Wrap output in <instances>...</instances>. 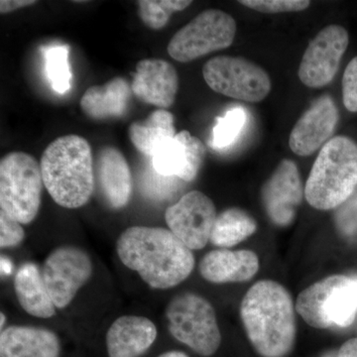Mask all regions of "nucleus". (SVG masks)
Instances as JSON below:
<instances>
[{
    "label": "nucleus",
    "mask_w": 357,
    "mask_h": 357,
    "mask_svg": "<svg viewBox=\"0 0 357 357\" xmlns=\"http://www.w3.org/2000/svg\"><path fill=\"white\" fill-rule=\"evenodd\" d=\"M96 177L103 199L114 210L128 206L132 197L133 180L126 157L116 148L103 147L98 154Z\"/></svg>",
    "instance_id": "obj_16"
},
{
    "label": "nucleus",
    "mask_w": 357,
    "mask_h": 357,
    "mask_svg": "<svg viewBox=\"0 0 357 357\" xmlns=\"http://www.w3.org/2000/svg\"><path fill=\"white\" fill-rule=\"evenodd\" d=\"M217 218L213 202L199 191L184 195L165 213L169 230L191 250H199L208 243Z\"/></svg>",
    "instance_id": "obj_10"
},
{
    "label": "nucleus",
    "mask_w": 357,
    "mask_h": 357,
    "mask_svg": "<svg viewBox=\"0 0 357 357\" xmlns=\"http://www.w3.org/2000/svg\"><path fill=\"white\" fill-rule=\"evenodd\" d=\"M55 333L38 326H11L0 335V357H60Z\"/></svg>",
    "instance_id": "obj_19"
},
{
    "label": "nucleus",
    "mask_w": 357,
    "mask_h": 357,
    "mask_svg": "<svg viewBox=\"0 0 357 357\" xmlns=\"http://www.w3.org/2000/svg\"><path fill=\"white\" fill-rule=\"evenodd\" d=\"M349 33L342 26H326L312 40L299 67L301 82L318 89L333 81L349 47Z\"/></svg>",
    "instance_id": "obj_11"
},
{
    "label": "nucleus",
    "mask_w": 357,
    "mask_h": 357,
    "mask_svg": "<svg viewBox=\"0 0 357 357\" xmlns=\"http://www.w3.org/2000/svg\"><path fill=\"white\" fill-rule=\"evenodd\" d=\"M206 156V147L198 137L183 130L165 141L152 158V167L160 175L192 182L198 176Z\"/></svg>",
    "instance_id": "obj_14"
},
{
    "label": "nucleus",
    "mask_w": 357,
    "mask_h": 357,
    "mask_svg": "<svg viewBox=\"0 0 357 357\" xmlns=\"http://www.w3.org/2000/svg\"><path fill=\"white\" fill-rule=\"evenodd\" d=\"M35 0H1L0 1V13L6 14L23 8V7L31 6L36 4Z\"/></svg>",
    "instance_id": "obj_32"
},
{
    "label": "nucleus",
    "mask_w": 357,
    "mask_h": 357,
    "mask_svg": "<svg viewBox=\"0 0 357 357\" xmlns=\"http://www.w3.org/2000/svg\"><path fill=\"white\" fill-rule=\"evenodd\" d=\"M45 73L55 93L64 95L72 84V70L69 62L70 49L68 45L55 44L42 48Z\"/></svg>",
    "instance_id": "obj_25"
},
{
    "label": "nucleus",
    "mask_w": 357,
    "mask_h": 357,
    "mask_svg": "<svg viewBox=\"0 0 357 357\" xmlns=\"http://www.w3.org/2000/svg\"><path fill=\"white\" fill-rule=\"evenodd\" d=\"M91 274L93 262L88 253L72 245L52 251L42 269L45 286L59 309L69 306Z\"/></svg>",
    "instance_id": "obj_9"
},
{
    "label": "nucleus",
    "mask_w": 357,
    "mask_h": 357,
    "mask_svg": "<svg viewBox=\"0 0 357 357\" xmlns=\"http://www.w3.org/2000/svg\"><path fill=\"white\" fill-rule=\"evenodd\" d=\"M131 93V86L126 79L114 77L103 86L86 89L81 100V107L95 121L119 119L128 112Z\"/></svg>",
    "instance_id": "obj_20"
},
{
    "label": "nucleus",
    "mask_w": 357,
    "mask_h": 357,
    "mask_svg": "<svg viewBox=\"0 0 357 357\" xmlns=\"http://www.w3.org/2000/svg\"><path fill=\"white\" fill-rule=\"evenodd\" d=\"M324 312L328 328H347L354 323L357 314V277L330 276Z\"/></svg>",
    "instance_id": "obj_22"
},
{
    "label": "nucleus",
    "mask_w": 357,
    "mask_h": 357,
    "mask_svg": "<svg viewBox=\"0 0 357 357\" xmlns=\"http://www.w3.org/2000/svg\"><path fill=\"white\" fill-rule=\"evenodd\" d=\"M335 220L342 236L351 237L357 234V191L338 206Z\"/></svg>",
    "instance_id": "obj_29"
},
{
    "label": "nucleus",
    "mask_w": 357,
    "mask_h": 357,
    "mask_svg": "<svg viewBox=\"0 0 357 357\" xmlns=\"http://www.w3.org/2000/svg\"><path fill=\"white\" fill-rule=\"evenodd\" d=\"M14 290L21 307L27 314L40 319H49L56 314V306L35 263L21 265L14 278Z\"/></svg>",
    "instance_id": "obj_21"
},
{
    "label": "nucleus",
    "mask_w": 357,
    "mask_h": 357,
    "mask_svg": "<svg viewBox=\"0 0 357 357\" xmlns=\"http://www.w3.org/2000/svg\"><path fill=\"white\" fill-rule=\"evenodd\" d=\"M0 318H1V323H0V326H1V328H3L4 324H6V316L4 314H0Z\"/></svg>",
    "instance_id": "obj_36"
},
{
    "label": "nucleus",
    "mask_w": 357,
    "mask_h": 357,
    "mask_svg": "<svg viewBox=\"0 0 357 357\" xmlns=\"http://www.w3.org/2000/svg\"><path fill=\"white\" fill-rule=\"evenodd\" d=\"M304 194L299 169L287 159L279 164L261 191L268 215L280 227H286L293 222Z\"/></svg>",
    "instance_id": "obj_12"
},
{
    "label": "nucleus",
    "mask_w": 357,
    "mask_h": 357,
    "mask_svg": "<svg viewBox=\"0 0 357 357\" xmlns=\"http://www.w3.org/2000/svg\"><path fill=\"white\" fill-rule=\"evenodd\" d=\"M138 15L142 22L153 30L162 29L173 13L184 10L192 4L187 0H140Z\"/></svg>",
    "instance_id": "obj_27"
},
{
    "label": "nucleus",
    "mask_w": 357,
    "mask_h": 357,
    "mask_svg": "<svg viewBox=\"0 0 357 357\" xmlns=\"http://www.w3.org/2000/svg\"><path fill=\"white\" fill-rule=\"evenodd\" d=\"M337 357H357V338L344 342L337 352Z\"/></svg>",
    "instance_id": "obj_33"
},
{
    "label": "nucleus",
    "mask_w": 357,
    "mask_h": 357,
    "mask_svg": "<svg viewBox=\"0 0 357 357\" xmlns=\"http://www.w3.org/2000/svg\"><path fill=\"white\" fill-rule=\"evenodd\" d=\"M43 177L41 166L32 155L13 152L0 162V208L21 225L38 215Z\"/></svg>",
    "instance_id": "obj_5"
},
{
    "label": "nucleus",
    "mask_w": 357,
    "mask_h": 357,
    "mask_svg": "<svg viewBox=\"0 0 357 357\" xmlns=\"http://www.w3.org/2000/svg\"><path fill=\"white\" fill-rule=\"evenodd\" d=\"M178 89L177 70L167 61L145 59L136 66L131 91L141 102L169 109L175 102Z\"/></svg>",
    "instance_id": "obj_15"
},
{
    "label": "nucleus",
    "mask_w": 357,
    "mask_h": 357,
    "mask_svg": "<svg viewBox=\"0 0 357 357\" xmlns=\"http://www.w3.org/2000/svg\"><path fill=\"white\" fill-rule=\"evenodd\" d=\"M338 119L337 107L333 98L321 96L294 126L289 139L291 150L299 156L314 153L335 132Z\"/></svg>",
    "instance_id": "obj_13"
},
{
    "label": "nucleus",
    "mask_w": 357,
    "mask_h": 357,
    "mask_svg": "<svg viewBox=\"0 0 357 357\" xmlns=\"http://www.w3.org/2000/svg\"><path fill=\"white\" fill-rule=\"evenodd\" d=\"M1 271L6 274H10L13 271V263L6 257H1Z\"/></svg>",
    "instance_id": "obj_34"
},
{
    "label": "nucleus",
    "mask_w": 357,
    "mask_h": 357,
    "mask_svg": "<svg viewBox=\"0 0 357 357\" xmlns=\"http://www.w3.org/2000/svg\"><path fill=\"white\" fill-rule=\"evenodd\" d=\"M169 332L199 356L215 354L222 342L215 309L208 300L194 293L176 296L166 309Z\"/></svg>",
    "instance_id": "obj_6"
},
{
    "label": "nucleus",
    "mask_w": 357,
    "mask_h": 357,
    "mask_svg": "<svg viewBox=\"0 0 357 357\" xmlns=\"http://www.w3.org/2000/svg\"><path fill=\"white\" fill-rule=\"evenodd\" d=\"M241 318L249 342L262 357H286L297 326L292 297L278 282H257L244 296Z\"/></svg>",
    "instance_id": "obj_2"
},
{
    "label": "nucleus",
    "mask_w": 357,
    "mask_h": 357,
    "mask_svg": "<svg viewBox=\"0 0 357 357\" xmlns=\"http://www.w3.org/2000/svg\"><path fill=\"white\" fill-rule=\"evenodd\" d=\"M158 357H189L187 354H184L182 351H167L165 354H161V356Z\"/></svg>",
    "instance_id": "obj_35"
},
{
    "label": "nucleus",
    "mask_w": 357,
    "mask_h": 357,
    "mask_svg": "<svg viewBox=\"0 0 357 357\" xmlns=\"http://www.w3.org/2000/svg\"><path fill=\"white\" fill-rule=\"evenodd\" d=\"M342 98L345 109L357 112V57L352 59L344 70Z\"/></svg>",
    "instance_id": "obj_31"
},
{
    "label": "nucleus",
    "mask_w": 357,
    "mask_h": 357,
    "mask_svg": "<svg viewBox=\"0 0 357 357\" xmlns=\"http://www.w3.org/2000/svg\"><path fill=\"white\" fill-rule=\"evenodd\" d=\"M236 22L218 9L203 11L171 39L168 53L181 63L192 62L211 52L229 48L236 38Z\"/></svg>",
    "instance_id": "obj_7"
},
{
    "label": "nucleus",
    "mask_w": 357,
    "mask_h": 357,
    "mask_svg": "<svg viewBox=\"0 0 357 357\" xmlns=\"http://www.w3.org/2000/svg\"><path fill=\"white\" fill-rule=\"evenodd\" d=\"M25 237L21 223L0 211V246L1 248L20 245Z\"/></svg>",
    "instance_id": "obj_30"
},
{
    "label": "nucleus",
    "mask_w": 357,
    "mask_h": 357,
    "mask_svg": "<svg viewBox=\"0 0 357 357\" xmlns=\"http://www.w3.org/2000/svg\"><path fill=\"white\" fill-rule=\"evenodd\" d=\"M203 75L213 91L234 100L259 102L271 91L267 73L244 58L218 56L211 59L204 66Z\"/></svg>",
    "instance_id": "obj_8"
},
{
    "label": "nucleus",
    "mask_w": 357,
    "mask_h": 357,
    "mask_svg": "<svg viewBox=\"0 0 357 357\" xmlns=\"http://www.w3.org/2000/svg\"><path fill=\"white\" fill-rule=\"evenodd\" d=\"M128 134L136 149L152 158L165 141L177 135L173 114L165 109L155 110L144 121L133 122Z\"/></svg>",
    "instance_id": "obj_23"
},
{
    "label": "nucleus",
    "mask_w": 357,
    "mask_h": 357,
    "mask_svg": "<svg viewBox=\"0 0 357 357\" xmlns=\"http://www.w3.org/2000/svg\"><path fill=\"white\" fill-rule=\"evenodd\" d=\"M248 121V112L241 107H234L218 117L211 133V147L215 150L227 149L243 132Z\"/></svg>",
    "instance_id": "obj_26"
},
{
    "label": "nucleus",
    "mask_w": 357,
    "mask_h": 357,
    "mask_svg": "<svg viewBox=\"0 0 357 357\" xmlns=\"http://www.w3.org/2000/svg\"><path fill=\"white\" fill-rule=\"evenodd\" d=\"M157 337L153 321L145 317L122 316L107 331L109 357H140Z\"/></svg>",
    "instance_id": "obj_17"
},
{
    "label": "nucleus",
    "mask_w": 357,
    "mask_h": 357,
    "mask_svg": "<svg viewBox=\"0 0 357 357\" xmlns=\"http://www.w3.org/2000/svg\"><path fill=\"white\" fill-rule=\"evenodd\" d=\"M239 3L262 13H297L307 9L311 1L306 0H243Z\"/></svg>",
    "instance_id": "obj_28"
},
{
    "label": "nucleus",
    "mask_w": 357,
    "mask_h": 357,
    "mask_svg": "<svg viewBox=\"0 0 357 357\" xmlns=\"http://www.w3.org/2000/svg\"><path fill=\"white\" fill-rule=\"evenodd\" d=\"M40 166L45 188L56 204L77 208L88 203L96 176L91 145L84 137L73 134L54 140Z\"/></svg>",
    "instance_id": "obj_3"
},
{
    "label": "nucleus",
    "mask_w": 357,
    "mask_h": 357,
    "mask_svg": "<svg viewBox=\"0 0 357 357\" xmlns=\"http://www.w3.org/2000/svg\"><path fill=\"white\" fill-rule=\"evenodd\" d=\"M357 188V144L337 136L321 148L305 187L307 203L317 210L337 208Z\"/></svg>",
    "instance_id": "obj_4"
},
{
    "label": "nucleus",
    "mask_w": 357,
    "mask_h": 357,
    "mask_svg": "<svg viewBox=\"0 0 357 357\" xmlns=\"http://www.w3.org/2000/svg\"><path fill=\"white\" fill-rule=\"evenodd\" d=\"M325 357H337V354H335V352H331V354H326Z\"/></svg>",
    "instance_id": "obj_37"
},
{
    "label": "nucleus",
    "mask_w": 357,
    "mask_h": 357,
    "mask_svg": "<svg viewBox=\"0 0 357 357\" xmlns=\"http://www.w3.org/2000/svg\"><path fill=\"white\" fill-rule=\"evenodd\" d=\"M116 250L121 261L154 289L175 287L195 267L191 249L162 227H129L119 236Z\"/></svg>",
    "instance_id": "obj_1"
},
{
    "label": "nucleus",
    "mask_w": 357,
    "mask_h": 357,
    "mask_svg": "<svg viewBox=\"0 0 357 357\" xmlns=\"http://www.w3.org/2000/svg\"><path fill=\"white\" fill-rule=\"evenodd\" d=\"M258 270L259 259L251 250L218 249L204 255L199 262L202 277L215 284L248 281L255 276Z\"/></svg>",
    "instance_id": "obj_18"
},
{
    "label": "nucleus",
    "mask_w": 357,
    "mask_h": 357,
    "mask_svg": "<svg viewBox=\"0 0 357 357\" xmlns=\"http://www.w3.org/2000/svg\"><path fill=\"white\" fill-rule=\"evenodd\" d=\"M257 229L255 218L241 208H231L218 215L211 231V243L225 249L252 236Z\"/></svg>",
    "instance_id": "obj_24"
}]
</instances>
